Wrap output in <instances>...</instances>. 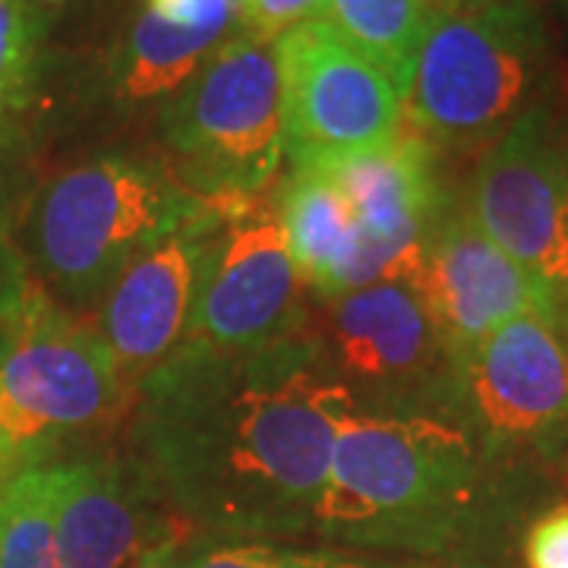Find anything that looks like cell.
I'll return each mask as SVG.
<instances>
[{
  "label": "cell",
  "instance_id": "obj_23",
  "mask_svg": "<svg viewBox=\"0 0 568 568\" xmlns=\"http://www.w3.org/2000/svg\"><path fill=\"white\" fill-rule=\"evenodd\" d=\"M142 7L164 22L196 32L215 44L231 39L234 29L241 32L244 17V0H142Z\"/></svg>",
  "mask_w": 568,
  "mask_h": 568
},
{
  "label": "cell",
  "instance_id": "obj_29",
  "mask_svg": "<svg viewBox=\"0 0 568 568\" xmlns=\"http://www.w3.org/2000/svg\"><path fill=\"white\" fill-rule=\"evenodd\" d=\"M559 10L566 13V20H568V0H559Z\"/></svg>",
  "mask_w": 568,
  "mask_h": 568
},
{
  "label": "cell",
  "instance_id": "obj_18",
  "mask_svg": "<svg viewBox=\"0 0 568 568\" xmlns=\"http://www.w3.org/2000/svg\"><path fill=\"white\" fill-rule=\"evenodd\" d=\"M429 13V0H323L316 20H323L351 51L376 63L407 95Z\"/></svg>",
  "mask_w": 568,
  "mask_h": 568
},
{
  "label": "cell",
  "instance_id": "obj_3",
  "mask_svg": "<svg viewBox=\"0 0 568 568\" xmlns=\"http://www.w3.org/2000/svg\"><path fill=\"white\" fill-rule=\"evenodd\" d=\"M196 203L200 196L186 193L168 168L126 155L89 159L36 190L22 222V253L58 304L92 306Z\"/></svg>",
  "mask_w": 568,
  "mask_h": 568
},
{
  "label": "cell",
  "instance_id": "obj_13",
  "mask_svg": "<svg viewBox=\"0 0 568 568\" xmlns=\"http://www.w3.org/2000/svg\"><path fill=\"white\" fill-rule=\"evenodd\" d=\"M420 291L448 361L528 313H552L556 291L493 244L465 205L446 203L426 237Z\"/></svg>",
  "mask_w": 568,
  "mask_h": 568
},
{
  "label": "cell",
  "instance_id": "obj_21",
  "mask_svg": "<svg viewBox=\"0 0 568 568\" xmlns=\"http://www.w3.org/2000/svg\"><path fill=\"white\" fill-rule=\"evenodd\" d=\"M178 568H443L424 559L345 547H294L278 540H209Z\"/></svg>",
  "mask_w": 568,
  "mask_h": 568
},
{
  "label": "cell",
  "instance_id": "obj_17",
  "mask_svg": "<svg viewBox=\"0 0 568 568\" xmlns=\"http://www.w3.org/2000/svg\"><path fill=\"white\" fill-rule=\"evenodd\" d=\"M36 190L32 142L20 123H13L10 111H0V332L20 323L44 291L17 244V231L26 222Z\"/></svg>",
  "mask_w": 568,
  "mask_h": 568
},
{
  "label": "cell",
  "instance_id": "obj_1",
  "mask_svg": "<svg viewBox=\"0 0 568 568\" xmlns=\"http://www.w3.org/2000/svg\"><path fill=\"white\" fill-rule=\"evenodd\" d=\"M354 410L316 332L263 347L181 342L136 383L130 465L219 540L313 534Z\"/></svg>",
  "mask_w": 568,
  "mask_h": 568
},
{
  "label": "cell",
  "instance_id": "obj_10",
  "mask_svg": "<svg viewBox=\"0 0 568 568\" xmlns=\"http://www.w3.org/2000/svg\"><path fill=\"white\" fill-rule=\"evenodd\" d=\"M282 63L284 155L291 164L342 159L395 140L405 123V95L376 63L351 51L323 20L287 29Z\"/></svg>",
  "mask_w": 568,
  "mask_h": 568
},
{
  "label": "cell",
  "instance_id": "obj_27",
  "mask_svg": "<svg viewBox=\"0 0 568 568\" xmlns=\"http://www.w3.org/2000/svg\"><path fill=\"white\" fill-rule=\"evenodd\" d=\"M133 568H178V566H171L164 552H155V556H149V559H142L140 566H133Z\"/></svg>",
  "mask_w": 568,
  "mask_h": 568
},
{
  "label": "cell",
  "instance_id": "obj_19",
  "mask_svg": "<svg viewBox=\"0 0 568 568\" xmlns=\"http://www.w3.org/2000/svg\"><path fill=\"white\" fill-rule=\"evenodd\" d=\"M215 48V41L178 29L142 7L126 32L118 61L121 92L133 102L174 95Z\"/></svg>",
  "mask_w": 568,
  "mask_h": 568
},
{
  "label": "cell",
  "instance_id": "obj_22",
  "mask_svg": "<svg viewBox=\"0 0 568 568\" xmlns=\"http://www.w3.org/2000/svg\"><path fill=\"white\" fill-rule=\"evenodd\" d=\"M44 3L51 0H0V111L26 95Z\"/></svg>",
  "mask_w": 568,
  "mask_h": 568
},
{
  "label": "cell",
  "instance_id": "obj_24",
  "mask_svg": "<svg viewBox=\"0 0 568 568\" xmlns=\"http://www.w3.org/2000/svg\"><path fill=\"white\" fill-rule=\"evenodd\" d=\"M320 7H323V0H244L241 32L275 41L282 39L287 29L313 20L320 13Z\"/></svg>",
  "mask_w": 568,
  "mask_h": 568
},
{
  "label": "cell",
  "instance_id": "obj_26",
  "mask_svg": "<svg viewBox=\"0 0 568 568\" xmlns=\"http://www.w3.org/2000/svg\"><path fill=\"white\" fill-rule=\"evenodd\" d=\"M470 3H489V0H429L433 10H446V7H470Z\"/></svg>",
  "mask_w": 568,
  "mask_h": 568
},
{
  "label": "cell",
  "instance_id": "obj_15",
  "mask_svg": "<svg viewBox=\"0 0 568 568\" xmlns=\"http://www.w3.org/2000/svg\"><path fill=\"white\" fill-rule=\"evenodd\" d=\"M155 499L136 467L118 458L61 465L54 547L61 568H121L145 540Z\"/></svg>",
  "mask_w": 568,
  "mask_h": 568
},
{
  "label": "cell",
  "instance_id": "obj_20",
  "mask_svg": "<svg viewBox=\"0 0 568 568\" xmlns=\"http://www.w3.org/2000/svg\"><path fill=\"white\" fill-rule=\"evenodd\" d=\"M61 465H32L0 484V568H61L54 506Z\"/></svg>",
  "mask_w": 568,
  "mask_h": 568
},
{
  "label": "cell",
  "instance_id": "obj_6",
  "mask_svg": "<svg viewBox=\"0 0 568 568\" xmlns=\"http://www.w3.org/2000/svg\"><path fill=\"white\" fill-rule=\"evenodd\" d=\"M168 174L200 200L265 193L284 159L278 44L234 32L162 111Z\"/></svg>",
  "mask_w": 568,
  "mask_h": 568
},
{
  "label": "cell",
  "instance_id": "obj_7",
  "mask_svg": "<svg viewBox=\"0 0 568 568\" xmlns=\"http://www.w3.org/2000/svg\"><path fill=\"white\" fill-rule=\"evenodd\" d=\"M446 420L484 462L568 455V332L552 313H528L448 361Z\"/></svg>",
  "mask_w": 568,
  "mask_h": 568
},
{
  "label": "cell",
  "instance_id": "obj_12",
  "mask_svg": "<svg viewBox=\"0 0 568 568\" xmlns=\"http://www.w3.org/2000/svg\"><path fill=\"white\" fill-rule=\"evenodd\" d=\"M323 342L351 395L366 386L386 410H443L448 354L410 282H379L335 297Z\"/></svg>",
  "mask_w": 568,
  "mask_h": 568
},
{
  "label": "cell",
  "instance_id": "obj_9",
  "mask_svg": "<svg viewBox=\"0 0 568 568\" xmlns=\"http://www.w3.org/2000/svg\"><path fill=\"white\" fill-rule=\"evenodd\" d=\"M465 209L515 263L568 291V114L537 104L484 152Z\"/></svg>",
  "mask_w": 568,
  "mask_h": 568
},
{
  "label": "cell",
  "instance_id": "obj_2",
  "mask_svg": "<svg viewBox=\"0 0 568 568\" xmlns=\"http://www.w3.org/2000/svg\"><path fill=\"white\" fill-rule=\"evenodd\" d=\"M484 455L458 424L424 410H354L332 452L313 534L383 556H443L465 537Z\"/></svg>",
  "mask_w": 568,
  "mask_h": 568
},
{
  "label": "cell",
  "instance_id": "obj_5",
  "mask_svg": "<svg viewBox=\"0 0 568 568\" xmlns=\"http://www.w3.org/2000/svg\"><path fill=\"white\" fill-rule=\"evenodd\" d=\"M130 395L102 332L41 291L0 338V484L114 424Z\"/></svg>",
  "mask_w": 568,
  "mask_h": 568
},
{
  "label": "cell",
  "instance_id": "obj_11",
  "mask_svg": "<svg viewBox=\"0 0 568 568\" xmlns=\"http://www.w3.org/2000/svg\"><path fill=\"white\" fill-rule=\"evenodd\" d=\"M297 168L323 171L354 209L361 250L351 291L379 282H417L426 237L448 203L433 142L417 130H402L376 149Z\"/></svg>",
  "mask_w": 568,
  "mask_h": 568
},
{
  "label": "cell",
  "instance_id": "obj_8",
  "mask_svg": "<svg viewBox=\"0 0 568 568\" xmlns=\"http://www.w3.org/2000/svg\"><path fill=\"white\" fill-rule=\"evenodd\" d=\"M297 332H304V278L275 196L203 200L196 294L183 342L263 347Z\"/></svg>",
  "mask_w": 568,
  "mask_h": 568
},
{
  "label": "cell",
  "instance_id": "obj_30",
  "mask_svg": "<svg viewBox=\"0 0 568 568\" xmlns=\"http://www.w3.org/2000/svg\"><path fill=\"white\" fill-rule=\"evenodd\" d=\"M566 99H568V77H566Z\"/></svg>",
  "mask_w": 568,
  "mask_h": 568
},
{
  "label": "cell",
  "instance_id": "obj_16",
  "mask_svg": "<svg viewBox=\"0 0 568 568\" xmlns=\"http://www.w3.org/2000/svg\"><path fill=\"white\" fill-rule=\"evenodd\" d=\"M284 241L301 278L323 297L351 294L361 227L345 193L316 168H294L275 190Z\"/></svg>",
  "mask_w": 568,
  "mask_h": 568
},
{
  "label": "cell",
  "instance_id": "obj_4",
  "mask_svg": "<svg viewBox=\"0 0 568 568\" xmlns=\"http://www.w3.org/2000/svg\"><path fill=\"white\" fill-rule=\"evenodd\" d=\"M549 32L530 0L433 10L405 95V121L424 140L480 145L499 140L544 104Z\"/></svg>",
  "mask_w": 568,
  "mask_h": 568
},
{
  "label": "cell",
  "instance_id": "obj_14",
  "mask_svg": "<svg viewBox=\"0 0 568 568\" xmlns=\"http://www.w3.org/2000/svg\"><path fill=\"white\" fill-rule=\"evenodd\" d=\"M200 205L203 200L171 234L126 265L104 294L99 332L130 386L186 335L200 265Z\"/></svg>",
  "mask_w": 568,
  "mask_h": 568
},
{
  "label": "cell",
  "instance_id": "obj_25",
  "mask_svg": "<svg viewBox=\"0 0 568 568\" xmlns=\"http://www.w3.org/2000/svg\"><path fill=\"white\" fill-rule=\"evenodd\" d=\"M528 568H568V506L547 511L534 521L525 540Z\"/></svg>",
  "mask_w": 568,
  "mask_h": 568
},
{
  "label": "cell",
  "instance_id": "obj_28",
  "mask_svg": "<svg viewBox=\"0 0 568 568\" xmlns=\"http://www.w3.org/2000/svg\"><path fill=\"white\" fill-rule=\"evenodd\" d=\"M556 316H559V323L566 325L568 332V291H562V294L556 297Z\"/></svg>",
  "mask_w": 568,
  "mask_h": 568
}]
</instances>
